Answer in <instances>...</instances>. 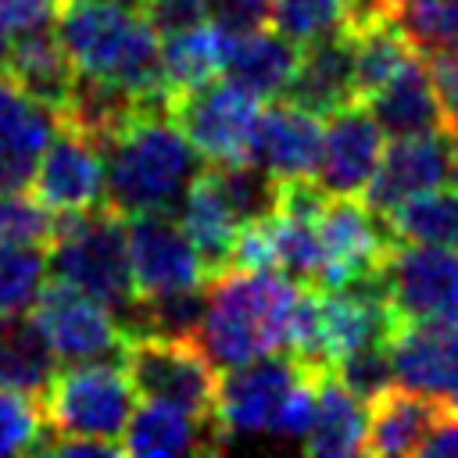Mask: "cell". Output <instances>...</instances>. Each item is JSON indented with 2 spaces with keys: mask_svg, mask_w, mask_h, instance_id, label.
<instances>
[{
  "mask_svg": "<svg viewBox=\"0 0 458 458\" xmlns=\"http://www.w3.org/2000/svg\"><path fill=\"white\" fill-rule=\"evenodd\" d=\"M57 215L21 190H0V250L4 247H50Z\"/></svg>",
  "mask_w": 458,
  "mask_h": 458,
  "instance_id": "cell-33",
  "label": "cell"
},
{
  "mask_svg": "<svg viewBox=\"0 0 458 458\" xmlns=\"http://www.w3.org/2000/svg\"><path fill=\"white\" fill-rule=\"evenodd\" d=\"M208 18L225 32L272 25V0H208Z\"/></svg>",
  "mask_w": 458,
  "mask_h": 458,
  "instance_id": "cell-37",
  "label": "cell"
},
{
  "mask_svg": "<svg viewBox=\"0 0 458 458\" xmlns=\"http://www.w3.org/2000/svg\"><path fill=\"white\" fill-rule=\"evenodd\" d=\"M394 379L426 397L458 401V318H404L390 333Z\"/></svg>",
  "mask_w": 458,
  "mask_h": 458,
  "instance_id": "cell-13",
  "label": "cell"
},
{
  "mask_svg": "<svg viewBox=\"0 0 458 458\" xmlns=\"http://www.w3.org/2000/svg\"><path fill=\"white\" fill-rule=\"evenodd\" d=\"M29 318L43 333L54 358L64 365L97 361V358H111V354L118 358L122 340H125L118 315L104 301H97L61 279L43 283L39 297L29 308Z\"/></svg>",
  "mask_w": 458,
  "mask_h": 458,
  "instance_id": "cell-8",
  "label": "cell"
},
{
  "mask_svg": "<svg viewBox=\"0 0 458 458\" xmlns=\"http://www.w3.org/2000/svg\"><path fill=\"white\" fill-rule=\"evenodd\" d=\"M318 147H322L318 114L297 107L293 100H276L258 114L247 161L265 168L279 182L311 179L318 165Z\"/></svg>",
  "mask_w": 458,
  "mask_h": 458,
  "instance_id": "cell-17",
  "label": "cell"
},
{
  "mask_svg": "<svg viewBox=\"0 0 458 458\" xmlns=\"http://www.w3.org/2000/svg\"><path fill=\"white\" fill-rule=\"evenodd\" d=\"M297 57H301V47L290 43L279 29L261 25L250 32H229L222 75L261 100H276L286 93Z\"/></svg>",
  "mask_w": 458,
  "mask_h": 458,
  "instance_id": "cell-23",
  "label": "cell"
},
{
  "mask_svg": "<svg viewBox=\"0 0 458 458\" xmlns=\"http://www.w3.org/2000/svg\"><path fill=\"white\" fill-rule=\"evenodd\" d=\"M376 125L390 136H415V132H437L444 129L440 97L433 86L429 61L422 54H411L379 89H372L365 100Z\"/></svg>",
  "mask_w": 458,
  "mask_h": 458,
  "instance_id": "cell-19",
  "label": "cell"
},
{
  "mask_svg": "<svg viewBox=\"0 0 458 458\" xmlns=\"http://www.w3.org/2000/svg\"><path fill=\"white\" fill-rule=\"evenodd\" d=\"M57 7H61V0H0V21L18 39L25 32L50 29L57 18Z\"/></svg>",
  "mask_w": 458,
  "mask_h": 458,
  "instance_id": "cell-39",
  "label": "cell"
},
{
  "mask_svg": "<svg viewBox=\"0 0 458 458\" xmlns=\"http://www.w3.org/2000/svg\"><path fill=\"white\" fill-rule=\"evenodd\" d=\"M50 276L104 301L118 322L129 315L136 290L129 268V240H125V215H118L107 200L79 211L61 215L54 240L47 247Z\"/></svg>",
  "mask_w": 458,
  "mask_h": 458,
  "instance_id": "cell-4",
  "label": "cell"
},
{
  "mask_svg": "<svg viewBox=\"0 0 458 458\" xmlns=\"http://www.w3.org/2000/svg\"><path fill=\"white\" fill-rule=\"evenodd\" d=\"M447 182L458 190V143L451 147V168H447Z\"/></svg>",
  "mask_w": 458,
  "mask_h": 458,
  "instance_id": "cell-42",
  "label": "cell"
},
{
  "mask_svg": "<svg viewBox=\"0 0 458 458\" xmlns=\"http://www.w3.org/2000/svg\"><path fill=\"white\" fill-rule=\"evenodd\" d=\"M57 39L79 75L114 82L140 100L168 97L161 79V36L136 0H61Z\"/></svg>",
  "mask_w": 458,
  "mask_h": 458,
  "instance_id": "cell-2",
  "label": "cell"
},
{
  "mask_svg": "<svg viewBox=\"0 0 458 458\" xmlns=\"http://www.w3.org/2000/svg\"><path fill=\"white\" fill-rule=\"evenodd\" d=\"M272 25L297 47L351 29L347 0H272Z\"/></svg>",
  "mask_w": 458,
  "mask_h": 458,
  "instance_id": "cell-31",
  "label": "cell"
},
{
  "mask_svg": "<svg viewBox=\"0 0 458 458\" xmlns=\"http://www.w3.org/2000/svg\"><path fill=\"white\" fill-rule=\"evenodd\" d=\"M225 440L208 415H193L172 404L147 401L143 408H132L125 429H122V454L136 458H168V454H200L218 451Z\"/></svg>",
  "mask_w": 458,
  "mask_h": 458,
  "instance_id": "cell-21",
  "label": "cell"
},
{
  "mask_svg": "<svg viewBox=\"0 0 458 458\" xmlns=\"http://www.w3.org/2000/svg\"><path fill=\"white\" fill-rule=\"evenodd\" d=\"M168 111L208 165H240L250 157L261 97L229 82L225 75H218L197 89L172 93Z\"/></svg>",
  "mask_w": 458,
  "mask_h": 458,
  "instance_id": "cell-7",
  "label": "cell"
},
{
  "mask_svg": "<svg viewBox=\"0 0 458 458\" xmlns=\"http://www.w3.org/2000/svg\"><path fill=\"white\" fill-rule=\"evenodd\" d=\"M29 186L32 197L57 218L104 204V147L61 122L43 147Z\"/></svg>",
  "mask_w": 458,
  "mask_h": 458,
  "instance_id": "cell-12",
  "label": "cell"
},
{
  "mask_svg": "<svg viewBox=\"0 0 458 458\" xmlns=\"http://www.w3.org/2000/svg\"><path fill=\"white\" fill-rule=\"evenodd\" d=\"M225 39H229V32L218 29V25H208V21L186 29V32L165 36V47H161V79H165L168 97L172 93L197 89V86L218 79L222 75V64H225Z\"/></svg>",
  "mask_w": 458,
  "mask_h": 458,
  "instance_id": "cell-26",
  "label": "cell"
},
{
  "mask_svg": "<svg viewBox=\"0 0 458 458\" xmlns=\"http://www.w3.org/2000/svg\"><path fill=\"white\" fill-rule=\"evenodd\" d=\"M329 372L354 394L361 397L365 404L383 394L386 386H394V365H390V340H379V344H365L344 358H336L329 365Z\"/></svg>",
  "mask_w": 458,
  "mask_h": 458,
  "instance_id": "cell-34",
  "label": "cell"
},
{
  "mask_svg": "<svg viewBox=\"0 0 458 458\" xmlns=\"http://www.w3.org/2000/svg\"><path fill=\"white\" fill-rule=\"evenodd\" d=\"M200 154L175 125L165 100H147L104 143V200L118 215H172L193 175Z\"/></svg>",
  "mask_w": 458,
  "mask_h": 458,
  "instance_id": "cell-1",
  "label": "cell"
},
{
  "mask_svg": "<svg viewBox=\"0 0 458 458\" xmlns=\"http://www.w3.org/2000/svg\"><path fill=\"white\" fill-rule=\"evenodd\" d=\"M175 222L182 225V233L193 240V247L200 250V258L208 261L211 276L229 268V254H233V240L243 229L233 200L225 197L215 168H200L193 175V182L186 186V193L175 204Z\"/></svg>",
  "mask_w": 458,
  "mask_h": 458,
  "instance_id": "cell-22",
  "label": "cell"
},
{
  "mask_svg": "<svg viewBox=\"0 0 458 458\" xmlns=\"http://www.w3.org/2000/svg\"><path fill=\"white\" fill-rule=\"evenodd\" d=\"M351 50H354V89L358 100H365L372 89H379L411 54H419L408 36L397 29L394 18H372L351 29Z\"/></svg>",
  "mask_w": 458,
  "mask_h": 458,
  "instance_id": "cell-29",
  "label": "cell"
},
{
  "mask_svg": "<svg viewBox=\"0 0 458 458\" xmlns=\"http://www.w3.org/2000/svg\"><path fill=\"white\" fill-rule=\"evenodd\" d=\"M47 276H50L47 247H4L0 250V318L29 311Z\"/></svg>",
  "mask_w": 458,
  "mask_h": 458,
  "instance_id": "cell-32",
  "label": "cell"
},
{
  "mask_svg": "<svg viewBox=\"0 0 458 458\" xmlns=\"http://www.w3.org/2000/svg\"><path fill=\"white\" fill-rule=\"evenodd\" d=\"M451 411L447 401L408 386H386L369 401L365 454H422L437 422Z\"/></svg>",
  "mask_w": 458,
  "mask_h": 458,
  "instance_id": "cell-20",
  "label": "cell"
},
{
  "mask_svg": "<svg viewBox=\"0 0 458 458\" xmlns=\"http://www.w3.org/2000/svg\"><path fill=\"white\" fill-rule=\"evenodd\" d=\"M286 100H293L297 107H304L318 118H326V114L358 100L351 29L301 47L297 68H293L290 86H286Z\"/></svg>",
  "mask_w": 458,
  "mask_h": 458,
  "instance_id": "cell-18",
  "label": "cell"
},
{
  "mask_svg": "<svg viewBox=\"0 0 458 458\" xmlns=\"http://www.w3.org/2000/svg\"><path fill=\"white\" fill-rule=\"evenodd\" d=\"M422 454H458V408H451L429 433Z\"/></svg>",
  "mask_w": 458,
  "mask_h": 458,
  "instance_id": "cell-40",
  "label": "cell"
},
{
  "mask_svg": "<svg viewBox=\"0 0 458 458\" xmlns=\"http://www.w3.org/2000/svg\"><path fill=\"white\" fill-rule=\"evenodd\" d=\"M43 440V415L32 394L0 386V454L36 451Z\"/></svg>",
  "mask_w": 458,
  "mask_h": 458,
  "instance_id": "cell-35",
  "label": "cell"
},
{
  "mask_svg": "<svg viewBox=\"0 0 458 458\" xmlns=\"http://www.w3.org/2000/svg\"><path fill=\"white\" fill-rule=\"evenodd\" d=\"M365 433H369V411L365 401L354 397L329 369L318 376V394H315V415L304 433V451L308 454H329V458H347V454H365Z\"/></svg>",
  "mask_w": 458,
  "mask_h": 458,
  "instance_id": "cell-24",
  "label": "cell"
},
{
  "mask_svg": "<svg viewBox=\"0 0 458 458\" xmlns=\"http://www.w3.org/2000/svg\"><path fill=\"white\" fill-rule=\"evenodd\" d=\"M36 401H39L43 429H50V437L114 440L136 408V390L122 361L107 365L97 358L57 369Z\"/></svg>",
  "mask_w": 458,
  "mask_h": 458,
  "instance_id": "cell-5",
  "label": "cell"
},
{
  "mask_svg": "<svg viewBox=\"0 0 458 458\" xmlns=\"http://www.w3.org/2000/svg\"><path fill=\"white\" fill-rule=\"evenodd\" d=\"M11 47H14V32L0 21V72H7V61H11Z\"/></svg>",
  "mask_w": 458,
  "mask_h": 458,
  "instance_id": "cell-41",
  "label": "cell"
},
{
  "mask_svg": "<svg viewBox=\"0 0 458 458\" xmlns=\"http://www.w3.org/2000/svg\"><path fill=\"white\" fill-rule=\"evenodd\" d=\"M125 240H129V268H132L136 297L190 290L211 279L208 261L200 258L193 240L182 233L175 215H165V211L129 215Z\"/></svg>",
  "mask_w": 458,
  "mask_h": 458,
  "instance_id": "cell-10",
  "label": "cell"
},
{
  "mask_svg": "<svg viewBox=\"0 0 458 458\" xmlns=\"http://www.w3.org/2000/svg\"><path fill=\"white\" fill-rule=\"evenodd\" d=\"M433 72V86L440 97V114H444V132L458 143V54H437L426 57Z\"/></svg>",
  "mask_w": 458,
  "mask_h": 458,
  "instance_id": "cell-38",
  "label": "cell"
},
{
  "mask_svg": "<svg viewBox=\"0 0 458 458\" xmlns=\"http://www.w3.org/2000/svg\"><path fill=\"white\" fill-rule=\"evenodd\" d=\"M379 272L401 322L458 318V250L394 240Z\"/></svg>",
  "mask_w": 458,
  "mask_h": 458,
  "instance_id": "cell-11",
  "label": "cell"
},
{
  "mask_svg": "<svg viewBox=\"0 0 458 458\" xmlns=\"http://www.w3.org/2000/svg\"><path fill=\"white\" fill-rule=\"evenodd\" d=\"M57 372V358L47 347L43 333L29 318V311L0 318V386L39 397V390Z\"/></svg>",
  "mask_w": 458,
  "mask_h": 458,
  "instance_id": "cell-27",
  "label": "cell"
},
{
  "mask_svg": "<svg viewBox=\"0 0 458 458\" xmlns=\"http://www.w3.org/2000/svg\"><path fill=\"white\" fill-rule=\"evenodd\" d=\"M451 147L454 140L437 129V132H415V136H394L390 147H383V157L376 165V175L365 190V200L386 215L401 200L444 186L447 168H451Z\"/></svg>",
  "mask_w": 458,
  "mask_h": 458,
  "instance_id": "cell-15",
  "label": "cell"
},
{
  "mask_svg": "<svg viewBox=\"0 0 458 458\" xmlns=\"http://www.w3.org/2000/svg\"><path fill=\"white\" fill-rule=\"evenodd\" d=\"M315 182L333 197H365L376 165L383 157V129L361 100L326 114Z\"/></svg>",
  "mask_w": 458,
  "mask_h": 458,
  "instance_id": "cell-14",
  "label": "cell"
},
{
  "mask_svg": "<svg viewBox=\"0 0 458 458\" xmlns=\"http://www.w3.org/2000/svg\"><path fill=\"white\" fill-rule=\"evenodd\" d=\"M118 361L143 401L172 404L193 415L215 419L218 372L197 340L157 336V333H125Z\"/></svg>",
  "mask_w": 458,
  "mask_h": 458,
  "instance_id": "cell-6",
  "label": "cell"
},
{
  "mask_svg": "<svg viewBox=\"0 0 458 458\" xmlns=\"http://www.w3.org/2000/svg\"><path fill=\"white\" fill-rule=\"evenodd\" d=\"M390 18L422 57L458 54V0H394Z\"/></svg>",
  "mask_w": 458,
  "mask_h": 458,
  "instance_id": "cell-30",
  "label": "cell"
},
{
  "mask_svg": "<svg viewBox=\"0 0 458 458\" xmlns=\"http://www.w3.org/2000/svg\"><path fill=\"white\" fill-rule=\"evenodd\" d=\"M386 225L401 243L451 247L458 250V190H422L386 211Z\"/></svg>",
  "mask_w": 458,
  "mask_h": 458,
  "instance_id": "cell-28",
  "label": "cell"
},
{
  "mask_svg": "<svg viewBox=\"0 0 458 458\" xmlns=\"http://www.w3.org/2000/svg\"><path fill=\"white\" fill-rule=\"evenodd\" d=\"M136 7L161 39L208 21V0H136Z\"/></svg>",
  "mask_w": 458,
  "mask_h": 458,
  "instance_id": "cell-36",
  "label": "cell"
},
{
  "mask_svg": "<svg viewBox=\"0 0 458 458\" xmlns=\"http://www.w3.org/2000/svg\"><path fill=\"white\" fill-rule=\"evenodd\" d=\"M197 347L215 369H233L286 347L297 279L279 268H222L208 279Z\"/></svg>",
  "mask_w": 458,
  "mask_h": 458,
  "instance_id": "cell-3",
  "label": "cell"
},
{
  "mask_svg": "<svg viewBox=\"0 0 458 458\" xmlns=\"http://www.w3.org/2000/svg\"><path fill=\"white\" fill-rule=\"evenodd\" d=\"M308 372L311 365L276 351L225 369V376H218V397H215V426L222 440L240 433H272L283 401Z\"/></svg>",
  "mask_w": 458,
  "mask_h": 458,
  "instance_id": "cell-9",
  "label": "cell"
},
{
  "mask_svg": "<svg viewBox=\"0 0 458 458\" xmlns=\"http://www.w3.org/2000/svg\"><path fill=\"white\" fill-rule=\"evenodd\" d=\"M7 75L14 82H21L32 97H39L43 104L61 111L72 93V82H75V64L68 61L57 32L39 29V32H25L14 39Z\"/></svg>",
  "mask_w": 458,
  "mask_h": 458,
  "instance_id": "cell-25",
  "label": "cell"
},
{
  "mask_svg": "<svg viewBox=\"0 0 458 458\" xmlns=\"http://www.w3.org/2000/svg\"><path fill=\"white\" fill-rule=\"evenodd\" d=\"M61 118L21 82L0 72V190H25Z\"/></svg>",
  "mask_w": 458,
  "mask_h": 458,
  "instance_id": "cell-16",
  "label": "cell"
}]
</instances>
